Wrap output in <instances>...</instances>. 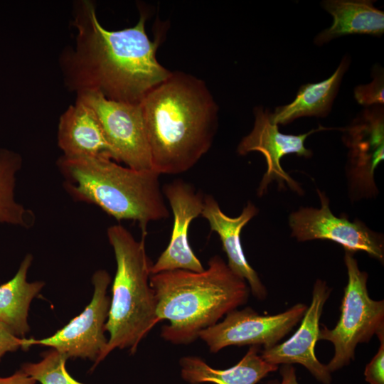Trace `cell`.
I'll return each instance as SVG.
<instances>
[{"mask_svg": "<svg viewBox=\"0 0 384 384\" xmlns=\"http://www.w3.org/2000/svg\"><path fill=\"white\" fill-rule=\"evenodd\" d=\"M36 381L21 369L9 377H0V384H35Z\"/></svg>", "mask_w": 384, "mask_h": 384, "instance_id": "cell-27", "label": "cell"}, {"mask_svg": "<svg viewBox=\"0 0 384 384\" xmlns=\"http://www.w3.org/2000/svg\"><path fill=\"white\" fill-rule=\"evenodd\" d=\"M58 144L66 159L107 157L114 161L95 113L78 99L59 118Z\"/></svg>", "mask_w": 384, "mask_h": 384, "instance_id": "cell-16", "label": "cell"}, {"mask_svg": "<svg viewBox=\"0 0 384 384\" xmlns=\"http://www.w3.org/2000/svg\"><path fill=\"white\" fill-rule=\"evenodd\" d=\"M348 149L346 174L352 202L375 198L378 193L374 174L384 159V111L383 105L366 107L342 129Z\"/></svg>", "mask_w": 384, "mask_h": 384, "instance_id": "cell-10", "label": "cell"}, {"mask_svg": "<svg viewBox=\"0 0 384 384\" xmlns=\"http://www.w3.org/2000/svg\"><path fill=\"white\" fill-rule=\"evenodd\" d=\"M370 0H326L321 5L333 16L332 25L319 33L314 43L322 46L350 34L380 36L384 33V13Z\"/></svg>", "mask_w": 384, "mask_h": 384, "instance_id": "cell-18", "label": "cell"}, {"mask_svg": "<svg viewBox=\"0 0 384 384\" xmlns=\"http://www.w3.org/2000/svg\"><path fill=\"white\" fill-rule=\"evenodd\" d=\"M377 336L380 340L379 349L364 371L366 381L369 384H384V331Z\"/></svg>", "mask_w": 384, "mask_h": 384, "instance_id": "cell-24", "label": "cell"}, {"mask_svg": "<svg viewBox=\"0 0 384 384\" xmlns=\"http://www.w3.org/2000/svg\"><path fill=\"white\" fill-rule=\"evenodd\" d=\"M32 261V255H26L15 275L0 285V323L20 338H24L30 331L28 324L30 304L44 286L42 281H27Z\"/></svg>", "mask_w": 384, "mask_h": 384, "instance_id": "cell-20", "label": "cell"}, {"mask_svg": "<svg viewBox=\"0 0 384 384\" xmlns=\"http://www.w3.org/2000/svg\"><path fill=\"white\" fill-rule=\"evenodd\" d=\"M306 309L302 303L275 315H260L250 307L235 309L222 321L203 330L198 338L214 353L230 346L262 345L264 348H270L292 331Z\"/></svg>", "mask_w": 384, "mask_h": 384, "instance_id": "cell-11", "label": "cell"}, {"mask_svg": "<svg viewBox=\"0 0 384 384\" xmlns=\"http://www.w3.org/2000/svg\"><path fill=\"white\" fill-rule=\"evenodd\" d=\"M57 164L74 199L95 204L117 220L137 222L143 235H147L150 222L169 217L160 174L154 170L122 166L107 157L61 156Z\"/></svg>", "mask_w": 384, "mask_h": 384, "instance_id": "cell-4", "label": "cell"}, {"mask_svg": "<svg viewBox=\"0 0 384 384\" xmlns=\"http://www.w3.org/2000/svg\"><path fill=\"white\" fill-rule=\"evenodd\" d=\"M258 211L255 204L249 201L240 215L231 218L222 211L212 196L206 195L201 215L208 222L210 230L219 236L230 269L247 282L253 296L263 300L267 295V289L255 270L248 263L240 241L242 228Z\"/></svg>", "mask_w": 384, "mask_h": 384, "instance_id": "cell-15", "label": "cell"}, {"mask_svg": "<svg viewBox=\"0 0 384 384\" xmlns=\"http://www.w3.org/2000/svg\"><path fill=\"white\" fill-rule=\"evenodd\" d=\"M23 340L24 338L15 336L0 323V361L5 353L22 348Z\"/></svg>", "mask_w": 384, "mask_h": 384, "instance_id": "cell-25", "label": "cell"}, {"mask_svg": "<svg viewBox=\"0 0 384 384\" xmlns=\"http://www.w3.org/2000/svg\"><path fill=\"white\" fill-rule=\"evenodd\" d=\"M94 292L85 309L52 336L42 339L24 338L22 349L33 345L48 346L65 354L68 358L89 359L93 370L105 358L108 338L105 336L110 298L107 288L111 282L109 273L96 271L92 277Z\"/></svg>", "mask_w": 384, "mask_h": 384, "instance_id": "cell-7", "label": "cell"}, {"mask_svg": "<svg viewBox=\"0 0 384 384\" xmlns=\"http://www.w3.org/2000/svg\"><path fill=\"white\" fill-rule=\"evenodd\" d=\"M141 107L152 169L160 175L188 171L210 149L218 107L201 79L174 71Z\"/></svg>", "mask_w": 384, "mask_h": 384, "instance_id": "cell-2", "label": "cell"}, {"mask_svg": "<svg viewBox=\"0 0 384 384\" xmlns=\"http://www.w3.org/2000/svg\"><path fill=\"white\" fill-rule=\"evenodd\" d=\"M350 62L349 57L345 55L329 78L319 82L302 85L292 102L277 107L271 113L272 121L277 125H284L299 117L327 116Z\"/></svg>", "mask_w": 384, "mask_h": 384, "instance_id": "cell-19", "label": "cell"}, {"mask_svg": "<svg viewBox=\"0 0 384 384\" xmlns=\"http://www.w3.org/2000/svg\"><path fill=\"white\" fill-rule=\"evenodd\" d=\"M373 80L367 85H361L354 90V97L358 103L366 107L383 105L384 75L383 68L374 66Z\"/></svg>", "mask_w": 384, "mask_h": 384, "instance_id": "cell-23", "label": "cell"}, {"mask_svg": "<svg viewBox=\"0 0 384 384\" xmlns=\"http://www.w3.org/2000/svg\"><path fill=\"white\" fill-rule=\"evenodd\" d=\"M95 113L117 163L140 170H153L140 105L106 99L92 91L77 97Z\"/></svg>", "mask_w": 384, "mask_h": 384, "instance_id": "cell-9", "label": "cell"}, {"mask_svg": "<svg viewBox=\"0 0 384 384\" xmlns=\"http://www.w3.org/2000/svg\"><path fill=\"white\" fill-rule=\"evenodd\" d=\"M68 359L65 354L51 348L43 353L41 361L23 363L21 369L41 384H84L67 371Z\"/></svg>", "mask_w": 384, "mask_h": 384, "instance_id": "cell-22", "label": "cell"}, {"mask_svg": "<svg viewBox=\"0 0 384 384\" xmlns=\"http://www.w3.org/2000/svg\"><path fill=\"white\" fill-rule=\"evenodd\" d=\"M353 252L345 251L348 283L341 305V316L332 329L323 326L318 340L333 343L334 354L326 365L332 373L349 364L358 343H367L384 331V302L373 300L367 289L368 274L361 271Z\"/></svg>", "mask_w": 384, "mask_h": 384, "instance_id": "cell-6", "label": "cell"}, {"mask_svg": "<svg viewBox=\"0 0 384 384\" xmlns=\"http://www.w3.org/2000/svg\"><path fill=\"white\" fill-rule=\"evenodd\" d=\"M271 113L269 110H264L262 106L255 108L253 128L242 139L238 146L237 152L240 155H245L252 151H258L263 154L266 160L267 171L257 188L258 196H262L267 192L268 185L273 181L278 183L280 188H284L286 183L294 192L302 195L303 189L282 169L281 159L290 154L304 158L311 157L313 153L305 147L304 142L312 133L324 130L326 128L319 126L318 129L299 135L283 134L279 132L278 125L272 121Z\"/></svg>", "mask_w": 384, "mask_h": 384, "instance_id": "cell-12", "label": "cell"}, {"mask_svg": "<svg viewBox=\"0 0 384 384\" xmlns=\"http://www.w3.org/2000/svg\"><path fill=\"white\" fill-rule=\"evenodd\" d=\"M281 381L277 380H270L265 384H299L296 370L292 365L284 364L280 370Z\"/></svg>", "mask_w": 384, "mask_h": 384, "instance_id": "cell-26", "label": "cell"}, {"mask_svg": "<svg viewBox=\"0 0 384 384\" xmlns=\"http://www.w3.org/2000/svg\"><path fill=\"white\" fill-rule=\"evenodd\" d=\"M113 248L117 270L105 331L109 333L105 358L114 349H128L132 354L160 320L157 303L150 284L152 262L145 248L146 235L139 240L121 225L107 230Z\"/></svg>", "mask_w": 384, "mask_h": 384, "instance_id": "cell-5", "label": "cell"}, {"mask_svg": "<svg viewBox=\"0 0 384 384\" xmlns=\"http://www.w3.org/2000/svg\"><path fill=\"white\" fill-rule=\"evenodd\" d=\"M150 284L159 319L169 322L161 327V337L174 344L195 341L203 330L246 304L250 292L247 282L219 255L202 272H161L151 275Z\"/></svg>", "mask_w": 384, "mask_h": 384, "instance_id": "cell-3", "label": "cell"}, {"mask_svg": "<svg viewBox=\"0 0 384 384\" xmlns=\"http://www.w3.org/2000/svg\"><path fill=\"white\" fill-rule=\"evenodd\" d=\"M21 164L18 153L0 148V223L28 228L34 223V215L15 199L16 176Z\"/></svg>", "mask_w": 384, "mask_h": 384, "instance_id": "cell-21", "label": "cell"}, {"mask_svg": "<svg viewBox=\"0 0 384 384\" xmlns=\"http://www.w3.org/2000/svg\"><path fill=\"white\" fill-rule=\"evenodd\" d=\"M331 290L324 281H316L311 304L307 307L300 326L287 341L261 351L260 355L266 362L276 366L300 364L318 381L323 384L331 383V373L326 365L319 361L314 353L315 344L319 341V319Z\"/></svg>", "mask_w": 384, "mask_h": 384, "instance_id": "cell-14", "label": "cell"}, {"mask_svg": "<svg viewBox=\"0 0 384 384\" xmlns=\"http://www.w3.org/2000/svg\"><path fill=\"white\" fill-rule=\"evenodd\" d=\"M321 208L301 207L289 214L291 236L299 242L328 240L341 245L345 251L366 252L380 262L384 261L383 234L368 228L361 220L351 221L346 215L336 217L329 207L325 192L317 188Z\"/></svg>", "mask_w": 384, "mask_h": 384, "instance_id": "cell-8", "label": "cell"}, {"mask_svg": "<svg viewBox=\"0 0 384 384\" xmlns=\"http://www.w3.org/2000/svg\"><path fill=\"white\" fill-rule=\"evenodd\" d=\"M181 376L190 384H256L278 366L266 362L258 346H251L242 358L234 366L225 370L210 366L201 358L194 356L179 360Z\"/></svg>", "mask_w": 384, "mask_h": 384, "instance_id": "cell-17", "label": "cell"}, {"mask_svg": "<svg viewBox=\"0 0 384 384\" xmlns=\"http://www.w3.org/2000/svg\"><path fill=\"white\" fill-rule=\"evenodd\" d=\"M162 192L171 206L174 223L169 245L153 263L151 275L174 270L203 271L205 268L192 250L188 239L191 223L201 215L203 196L181 179L165 184Z\"/></svg>", "mask_w": 384, "mask_h": 384, "instance_id": "cell-13", "label": "cell"}, {"mask_svg": "<svg viewBox=\"0 0 384 384\" xmlns=\"http://www.w3.org/2000/svg\"><path fill=\"white\" fill-rule=\"evenodd\" d=\"M146 14L120 30L100 23L95 4L78 1L73 26L75 44L61 54L60 64L67 87L76 94L97 92L106 99L140 105L172 71L156 58L159 39L151 40L145 28Z\"/></svg>", "mask_w": 384, "mask_h": 384, "instance_id": "cell-1", "label": "cell"}]
</instances>
